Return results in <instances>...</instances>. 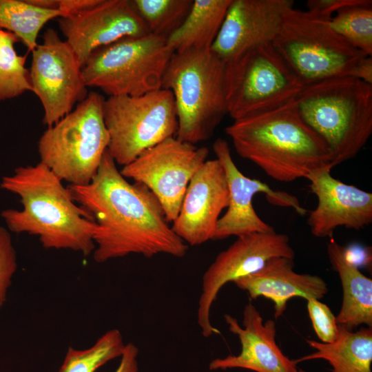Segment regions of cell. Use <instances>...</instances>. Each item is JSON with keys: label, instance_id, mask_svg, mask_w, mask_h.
Instances as JSON below:
<instances>
[{"label": "cell", "instance_id": "1", "mask_svg": "<svg viewBox=\"0 0 372 372\" xmlns=\"http://www.w3.org/2000/svg\"><path fill=\"white\" fill-rule=\"evenodd\" d=\"M73 200L97 224L94 260L98 263L139 254L184 257L187 245L169 226L154 194L145 186L130 183L118 169L107 149L87 185H69Z\"/></svg>", "mask_w": 372, "mask_h": 372}, {"label": "cell", "instance_id": "2", "mask_svg": "<svg viewBox=\"0 0 372 372\" xmlns=\"http://www.w3.org/2000/svg\"><path fill=\"white\" fill-rule=\"evenodd\" d=\"M0 186L17 195L22 205L21 210L1 212L10 231L37 236L45 249L93 253L97 224L43 163L16 168L3 177Z\"/></svg>", "mask_w": 372, "mask_h": 372}, {"label": "cell", "instance_id": "3", "mask_svg": "<svg viewBox=\"0 0 372 372\" xmlns=\"http://www.w3.org/2000/svg\"><path fill=\"white\" fill-rule=\"evenodd\" d=\"M225 132L240 156L276 180L307 179L314 172L332 169L327 145L303 121L293 101L234 120Z\"/></svg>", "mask_w": 372, "mask_h": 372}, {"label": "cell", "instance_id": "4", "mask_svg": "<svg viewBox=\"0 0 372 372\" xmlns=\"http://www.w3.org/2000/svg\"><path fill=\"white\" fill-rule=\"evenodd\" d=\"M293 104L327 145L332 168L355 158L372 133V84L360 79L340 76L304 85Z\"/></svg>", "mask_w": 372, "mask_h": 372}, {"label": "cell", "instance_id": "5", "mask_svg": "<svg viewBox=\"0 0 372 372\" xmlns=\"http://www.w3.org/2000/svg\"><path fill=\"white\" fill-rule=\"evenodd\" d=\"M225 76V63L211 49L173 54L161 88L174 96L176 138L195 145L213 136L228 114Z\"/></svg>", "mask_w": 372, "mask_h": 372}, {"label": "cell", "instance_id": "6", "mask_svg": "<svg viewBox=\"0 0 372 372\" xmlns=\"http://www.w3.org/2000/svg\"><path fill=\"white\" fill-rule=\"evenodd\" d=\"M329 21L293 7L284 15L272 43L303 86L334 77L357 79L369 56L337 34Z\"/></svg>", "mask_w": 372, "mask_h": 372}, {"label": "cell", "instance_id": "7", "mask_svg": "<svg viewBox=\"0 0 372 372\" xmlns=\"http://www.w3.org/2000/svg\"><path fill=\"white\" fill-rule=\"evenodd\" d=\"M104 101L99 92H88L40 137V162L62 181L84 185L95 176L110 143L103 118Z\"/></svg>", "mask_w": 372, "mask_h": 372}, {"label": "cell", "instance_id": "8", "mask_svg": "<svg viewBox=\"0 0 372 372\" xmlns=\"http://www.w3.org/2000/svg\"><path fill=\"white\" fill-rule=\"evenodd\" d=\"M173 54L164 37H126L95 50L83 65L82 76L87 87L109 96H141L161 88Z\"/></svg>", "mask_w": 372, "mask_h": 372}, {"label": "cell", "instance_id": "9", "mask_svg": "<svg viewBox=\"0 0 372 372\" xmlns=\"http://www.w3.org/2000/svg\"><path fill=\"white\" fill-rule=\"evenodd\" d=\"M103 110L110 135L107 151L123 167L177 134L174 99L167 90L161 88L137 96H108Z\"/></svg>", "mask_w": 372, "mask_h": 372}, {"label": "cell", "instance_id": "10", "mask_svg": "<svg viewBox=\"0 0 372 372\" xmlns=\"http://www.w3.org/2000/svg\"><path fill=\"white\" fill-rule=\"evenodd\" d=\"M225 82L227 112L234 121L282 106L303 87L272 43L225 63Z\"/></svg>", "mask_w": 372, "mask_h": 372}, {"label": "cell", "instance_id": "11", "mask_svg": "<svg viewBox=\"0 0 372 372\" xmlns=\"http://www.w3.org/2000/svg\"><path fill=\"white\" fill-rule=\"evenodd\" d=\"M208 155L205 147L170 137L144 151L120 172L125 178L147 187L160 202L167 220L173 222L191 179Z\"/></svg>", "mask_w": 372, "mask_h": 372}, {"label": "cell", "instance_id": "12", "mask_svg": "<svg viewBox=\"0 0 372 372\" xmlns=\"http://www.w3.org/2000/svg\"><path fill=\"white\" fill-rule=\"evenodd\" d=\"M31 52L32 92L43 106V123L50 127L87 97V87L76 54L54 29L45 31L43 42Z\"/></svg>", "mask_w": 372, "mask_h": 372}, {"label": "cell", "instance_id": "13", "mask_svg": "<svg viewBox=\"0 0 372 372\" xmlns=\"http://www.w3.org/2000/svg\"><path fill=\"white\" fill-rule=\"evenodd\" d=\"M294 259L295 252L287 234L255 232L238 236L220 251L204 272L197 309V322L203 336L220 334L210 320L211 309L222 287L228 282L260 270L271 258Z\"/></svg>", "mask_w": 372, "mask_h": 372}, {"label": "cell", "instance_id": "14", "mask_svg": "<svg viewBox=\"0 0 372 372\" xmlns=\"http://www.w3.org/2000/svg\"><path fill=\"white\" fill-rule=\"evenodd\" d=\"M213 150L224 169L229 196L227 211L217 223L213 240L275 231L259 217L254 208L253 198L258 193L265 194L269 203L273 205L291 207L301 216L307 214L296 196L275 191L267 183L245 176L236 165L225 139L217 138L213 143Z\"/></svg>", "mask_w": 372, "mask_h": 372}, {"label": "cell", "instance_id": "15", "mask_svg": "<svg viewBox=\"0 0 372 372\" xmlns=\"http://www.w3.org/2000/svg\"><path fill=\"white\" fill-rule=\"evenodd\" d=\"M59 29L81 67L96 49L126 37L149 34L129 0H101L74 15L61 17Z\"/></svg>", "mask_w": 372, "mask_h": 372}, {"label": "cell", "instance_id": "16", "mask_svg": "<svg viewBox=\"0 0 372 372\" xmlns=\"http://www.w3.org/2000/svg\"><path fill=\"white\" fill-rule=\"evenodd\" d=\"M292 0H231L211 50L225 63L272 43Z\"/></svg>", "mask_w": 372, "mask_h": 372}, {"label": "cell", "instance_id": "17", "mask_svg": "<svg viewBox=\"0 0 372 372\" xmlns=\"http://www.w3.org/2000/svg\"><path fill=\"white\" fill-rule=\"evenodd\" d=\"M224 169L218 159L207 160L191 179L172 229L187 245L213 240L217 223L229 205Z\"/></svg>", "mask_w": 372, "mask_h": 372}, {"label": "cell", "instance_id": "18", "mask_svg": "<svg viewBox=\"0 0 372 372\" xmlns=\"http://www.w3.org/2000/svg\"><path fill=\"white\" fill-rule=\"evenodd\" d=\"M330 172L322 169L307 178L318 198L307 224L318 238L332 237L339 227L360 230L372 223V194L333 178Z\"/></svg>", "mask_w": 372, "mask_h": 372}, {"label": "cell", "instance_id": "19", "mask_svg": "<svg viewBox=\"0 0 372 372\" xmlns=\"http://www.w3.org/2000/svg\"><path fill=\"white\" fill-rule=\"evenodd\" d=\"M224 318L229 331L238 338L241 349L236 355L212 360L209 370L243 369L255 372H298L294 360L286 356L276 343L274 320L264 322L251 302L244 308L242 326L229 314H225Z\"/></svg>", "mask_w": 372, "mask_h": 372}, {"label": "cell", "instance_id": "20", "mask_svg": "<svg viewBox=\"0 0 372 372\" xmlns=\"http://www.w3.org/2000/svg\"><path fill=\"white\" fill-rule=\"evenodd\" d=\"M293 259L276 257L258 271L233 282L246 291L251 299L264 297L273 303L274 318L282 316L288 301L293 298L322 299L328 291L323 278L293 270Z\"/></svg>", "mask_w": 372, "mask_h": 372}, {"label": "cell", "instance_id": "21", "mask_svg": "<svg viewBox=\"0 0 372 372\" xmlns=\"http://www.w3.org/2000/svg\"><path fill=\"white\" fill-rule=\"evenodd\" d=\"M329 261L338 273L342 301L335 316L338 325L353 331L362 324L372 327V280L347 258L345 247L336 242L327 245Z\"/></svg>", "mask_w": 372, "mask_h": 372}, {"label": "cell", "instance_id": "22", "mask_svg": "<svg viewBox=\"0 0 372 372\" xmlns=\"http://www.w3.org/2000/svg\"><path fill=\"white\" fill-rule=\"evenodd\" d=\"M307 342L316 351L293 360L296 364L322 359L332 366V372H372V327L351 331L339 326V334L334 342L307 340Z\"/></svg>", "mask_w": 372, "mask_h": 372}, {"label": "cell", "instance_id": "23", "mask_svg": "<svg viewBox=\"0 0 372 372\" xmlns=\"http://www.w3.org/2000/svg\"><path fill=\"white\" fill-rule=\"evenodd\" d=\"M231 0H194L187 17L167 39L175 52L209 50L221 28Z\"/></svg>", "mask_w": 372, "mask_h": 372}, {"label": "cell", "instance_id": "24", "mask_svg": "<svg viewBox=\"0 0 372 372\" xmlns=\"http://www.w3.org/2000/svg\"><path fill=\"white\" fill-rule=\"evenodd\" d=\"M61 17L59 10L41 9L26 0H0V30L14 34L30 52L38 45L45 24Z\"/></svg>", "mask_w": 372, "mask_h": 372}, {"label": "cell", "instance_id": "25", "mask_svg": "<svg viewBox=\"0 0 372 372\" xmlns=\"http://www.w3.org/2000/svg\"><path fill=\"white\" fill-rule=\"evenodd\" d=\"M332 30L351 46L372 55V1L352 0L329 21Z\"/></svg>", "mask_w": 372, "mask_h": 372}, {"label": "cell", "instance_id": "26", "mask_svg": "<svg viewBox=\"0 0 372 372\" xmlns=\"http://www.w3.org/2000/svg\"><path fill=\"white\" fill-rule=\"evenodd\" d=\"M125 345L119 330H108L86 349L69 347L59 372H95L107 362L120 358Z\"/></svg>", "mask_w": 372, "mask_h": 372}, {"label": "cell", "instance_id": "27", "mask_svg": "<svg viewBox=\"0 0 372 372\" xmlns=\"http://www.w3.org/2000/svg\"><path fill=\"white\" fill-rule=\"evenodd\" d=\"M193 0H133L149 34L167 39L184 21Z\"/></svg>", "mask_w": 372, "mask_h": 372}, {"label": "cell", "instance_id": "28", "mask_svg": "<svg viewBox=\"0 0 372 372\" xmlns=\"http://www.w3.org/2000/svg\"><path fill=\"white\" fill-rule=\"evenodd\" d=\"M19 39L5 31L0 50V102L32 92L26 56L18 54L15 43Z\"/></svg>", "mask_w": 372, "mask_h": 372}, {"label": "cell", "instance_id": "29", "mask_svg": "<svg viewBox=\"0 0 372 372\" xmlns=\"http://www.w3.org/2000/svg\"><path fill=\"white\" fill-rule=\"evenodd\" d=\"M307 311L312 327L318 338L323 343L334 342L339 334V326L331 309L317 299H309Z\"/></svg>", "mask_w": 372, "mask_h": 372}, {"label": "cell", "instance_id": "30", "mask_svg": "<svg viewBox=\"0 0 372 372\" xmlns=\"http://www.w3.org/2000/svg\"><path fill=\"white\" fill-rule=\"evenodd\" d=\"M17 267V254L10 234L0 226V307Z\"/></svg>", "mask_w": 372, "mask_h": 372}, {"label": "cell", "instance_id": "31", "mask_svg": "<svg viewBox=\"0 0 372 372\" xmlns=\"http://www.w3.org/2000/svg\"><path fill=\"white\" fill-rule=\"evenodd\" d=\"M352 0H309L307 12L324 20H330L333 14Z\"/></svg>", "mask_w": 372, "mask_h": 372}, {"label": "cell", "instance_id": "32", "mask_svg": "<svg viewBox=\"0 0 372 372\" xmlns=\"http://www.w3.org/2000/svg\"><path fill=\"white\" fill-rule=\"evenodd\" d=\"M138 349L133 343L125 345L118 366L114 372H138Z\"/></svg>", "mask_w": 372, "mask_h": 372}, {"label": "cell", "instance_id": "33", "mask_svg": "<svg viewBox=\"0 0 372 372\" xmlns=\"http://www.w3.org/2000/svg\"><path fill=\"white\" fill-rule=\"evenodd\" d=\"M345 247V254L347 260L359 268L369 267L371 264V248L360 245H351Z\"/></svg>", "mask_w": 372, "mask_h": 372}, {"label": "cell", "instance_id": "34", "mask_svg": "<svg viewBox=\"0 0 372 372\" xmlns=\"http://www.w3.org/2000/svg\"><path fill=\"white\" fill-rule=\"evenodd\" d=\"M100 1L101 0H59V10L61 12V17H69L90 9Z\"/></svg>", "mask_w": 372, "mask_h": 372}, {"label": "cell", "instance_id": "35", "mask_svg": "<svg viewBox=\"0 0 372 372\" xmlns=\"http://www.w3.org/2000/svg\"><path fill=\"white\" fill-rule=\"evenodd\" d=\"M31 5L44 10H59V0H26Z\"/></svg>", "mask_w": 372, "mask_h": 372}, {"label": "cell", "instance_id": "36", "mask_svg": "<svg viewBox=\"0 0 372 372\" xmlns=\"http://www.w3.org/2000/svg\"><path fill=\"white\" fill-rule=\"evenodd\" d=\"M4 33H5L4 30H0V50H1V45H2V43H3Z\"/></svg>", "mask_w": 372, "mask_h": 372}, {"label": "cell", "instance_id": "37", "mask_svg": "<svg viewBox=\"0 0 372 372\" xmlns=\"http://www.w3.org/2000/svg\"><path fill=\"white\" fill-rule=\"evenodd\" d=\"M298 372H308V371H304L302 369H298Z\"/></svg>", "mask_w": 372, "mask_h": 372}]
</instances>
